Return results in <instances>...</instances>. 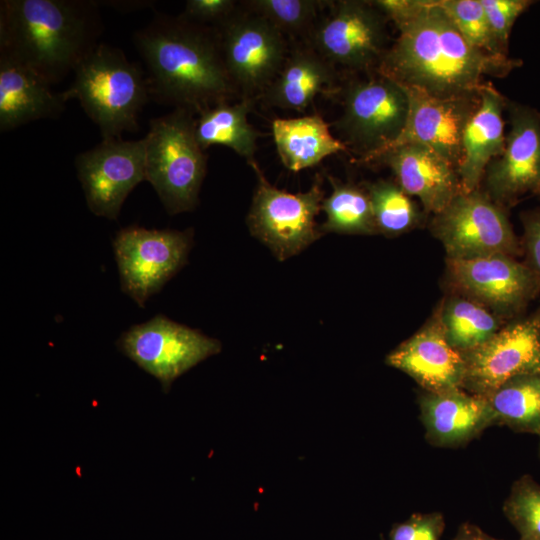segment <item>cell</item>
<instances>
[{"instance_id":"cell-1","label":"cell","mask_w":540,"mask_h":540,"mask_svg":"<svg viewBox=\"0 0 540 540\" xmlns=\"http://www.w3.org/2000/svg\"><path fill=\"white\" fill-rule=\"evenodd\" d=\"M398 31L376 71L431 95L475 94L486 76L505 77L522 65L521 59L488 55L471 46L439 0H427Z\"/></svg>"},{"instance_id":"cell-2","label":"cell","mask_w":540,"mask_h":540,"mask_svg":"<svg viewBox=\"0 0 540 540\" xmlns=\"http://www.w3.org/2000/svg\"><path fill=\"white\" fill-rule=\"evenodd\" d=\"M145 62L150 98L196 115L239 92L226 69L216 27L156 14L133 37Z\"/></svg>"},{"instance_id":"cell-3","label":"cell","mask_w":540,"mask_h":540,"mask_svg":"<svg viewBox=\"0 0 540 540\" xmlns=\"http://www.w3.org/2000/svg\"><path fill=\"white\" fill-rule=\"evenodd\" d=\"M100 4L91 0H2L0 55L53 85L99 43Z\"/></svg>"},{"instance_id":"cell-4","label":"cell","mask_w":540,"mask_h":540,"mask_svg":"<svg viewBox=\"0 0 540 540\" xmlns=\"http://www.w3.org/2000/svg\"><path fill=\"white\" fill-rule=\"evenodd\" d=\"M67 100L77 99L98 126L102 140L138 129V115L149 96L146 76L118 48L98 43L77 65Z\"/></svg>"},{"instance_id":"cell-5","label":"cell","mask_w":540,"mask_h":540,"mask_svg":"<svg viewBox=\"0 0 540 540\" xmlns=\"http://www.w3.org/2000/svg\"><path fill=\"white\" fill-rule=\"evenodd\" d=\"M196 114L174 108L153 118L145 135V180L170 215L189 212L198 204L206 175L207 156L195 135Z\"/></svg>"},{"instance_id":"cell-6","label":"cell","mask_w":540,"mask_h":540,"mask_svg":"<svg viewBox=\"0 0 540 540\" xmlns=\"http://www.w3.org/2000/svg\"><path fill=\"white\" fill-rule=\"evenodd\" d=\"M342 113L335 126L348 145L370 163L389 148L405 126L409 101L400 84L378 73L352 80L341 89Z\"/></svg>"},{"instance_id":"cell-7","label":"cell","mask_w":540,"mask_h":540,"mask_svg":"<svg viewBox=\"0 0 540 540\" xmlns=\"http://www.w3.org/2000/svg\"><path fill=\"white\" fill-rule=\"evenodd\" d=\"M258 183L247 216L251 234L280 260L298 254L321 235L315 218L324 192L316 179L306 192L289 193L271 185L256 163L251 164Z\"/></svg>"},{"instance_id":"cell-8","label":"cell","mask_w":540,"mask_h":540,"mask_svg":"<svg viewBox=\"0 0 540 540\" xmlns=\"http://www.w3.org/2000/svg\"><path fill=\"white\" fill-rule=\"evenodd\" d=\"M223 60L241 98H261L289 50L285 35L249 10H236L217 27Z\"/></svg>"},{"instance_id":"cell-9","label":"cell","mask_w":540,"mask_h":540,"mask_svg":"<svg viewBox=\"0 0 540 540\" xmlns=\"http://www.w3.org/2000/svg\"><path fill=\"white\" fill-rule=\"evenodd\" d=\"M431 230L442 243L447 259L513 256L518 243L503 207L485 192H459L439 213Z\"/></svg>"},{"instance_id":"cell-10","label":"cell","mask_w":540,"mask_h":540,"mask_svg":"<svg viewBox=\"0 0 540 540\" xmlns=\"http://www.w3.org/2000/svg\"><path fill=\"white\" fill-rule=\"evenodd\" d=\"M316 24L309 38L334 67L371 73L388 50L387 18L371 1L341 0Z\"/></svg>"},{"instance_id":"cell-11","label":"cell","mask_w":540,"mask_h":540,"mask_svg":"<svg viewBox=\"0 0 540 540\" xmlns=\"http://www.w3.org/2000/svg\"><path fill=\"white\" fill-rule=\"evenodd\" d=\"M191 245L192 230L121 229L113 248L122 291L144 307L185 265Z\"/></svg>"},{"instance_id":"cell-12","label":"cell","mask_w":540,"mask_h":540,"mask_svg":"<svg viewBox=\"0 0 540 540\" xmlns=\"http://www.w3.org/2000/svg\"><path fill=\"white\" fill-rule=\"evenodd\" d=\"M116 344L125 356L155 377L164 392L176 378L221 351L218 340L164 315L131 326Z\"/></svg>"},{"instance_id":"cell-13","label":"cell","mask_w":540,"mask_h":540,"mask_svg":"<svg viewBox=\"0 0 540 540\" xmlns=\"http://www.w3.org/2000/svg\"><path fill=\"white\" fill-rule=\"evenodd\" d=\"M75 167L90 211L117 220L128 194L145 180V139L102 140L78 154Z\"/></svg>"},{"instance_id":"cell-14","label":"cell","mask_w":540,"mask_h":540,"mask_svg":"<svg viewBox=\"0 0 540 540\" xmlns=\"http://www.w3.org/2000/svg\"><path fill=\"white\" fill-rule=\"evenodd\" d=\"M464 355L461 388L488 397L507 381L540 371V314L499 329Z\"/></svg>"},{"instance_id":"cell-15","label":"cell","mask_w":540,"mask_h":540,"mask_svg":"<svg viewBox=\"0 0 540 540\" xmlns=\"http://www.w3.org/2000/svg\"><path fill=\"white\" fill-rule=\"evenodd\" d=\"M510 130L503 153L486 168V194L502 207L540 195V112L507 100Z\"/></svg>"},{"instance_id":"cell-16","label":"cell","mask_w":540,"mask_h":540,"mask_svg":"<svg viewBox=\"0 0 540 540\" xmlns=\"http://www.w3.org/2000/svg\"><path fill=\"white\" fill-rule=\"evenodd\" d=\"M403 88L409 101L407 120L399 137L386 150L405 144L424 145L458 169L463 132L479 103V93L439 97L417 88Z\"/></svg>"},{"instance_id":"cell-17","label":"cell","mask_w":540,"mask_h":540,"mask_svg":"<svg viewBox=\"0 0 540 540\" xmlns=\"http://www.w3.org/2000/svg\"><path fill=\"white\" fill-rule=\"evenodd\" d=\"M447 261L449 275L462 292L501 313L518 311L540 287L537 275L510 255Z\"/></svg>"},{"instance_id":"cell-18","label":"cell","mask_w":540,"mask_h":540,"mask_svg":"<svg viewBox=\"0 0 540 540\" xmlns=\"http://www.w3.org/2000/svg\"><path fill=\"white\" fill-rule=\"evenodd\" d=\"M370 163L389 167L396 183L408 195L417 197L428 213L441 212L462 191L457 167L424 145H400Z\"/></svg>"},{"instance_id":"cell-19","label":"cell","mask_w":540,"mask_h":540,"mask_svg":"<svg viewBox=\"0 0 540 540\" xmlns=\"http://www.w3.org/2000/svg\"><path fill=\"white\" fill-rule=\"evenodd\" d=\"M386 363L433 393L461 388L465 372L464 355L449 344L440 318L399 345Z\"/></svg>"},{"instance_id":"cell-20","label":"cell","mask_w":540,"mask_h":540,"mask_svg":"<svg viewBox=\"0 0 540 540\" xmlns=\"http://www.w3.org/2000/svg\"><path fill=\"white\" fill-rule=\"evenodd\" d=\"M419 408L425 437L438 447L462 446L496 424L489 401L462 388L424 392Z\"/></svg>"},{"instance_id":"cell-21","label":"cell","mask_w":540,"mask_h":540,"mask_svg":"<svg viewBox=\"0 0 540 540\" xmlns=\"http://www.w3.org/2000/svg\"><path fill=\"white\" fill-rule=\"evenodd\" d=\"M479 103L471 115L462 137L458 174L465 193L479 189L489 163L505 148L503 111L507 100L490 82L479 88Z\"/></svg>"},{"instance_id":"cell-22","label":"cell","mask_w":540,"mask_h":540,"mask_svg":"<svg viewBox=\"0 0 540 540\" xmlns=\"http://www.w3.org/2000/svg\"><path fill=\"white\" fill-rule=\"evenodd\" d=\"M64 92L28 67L0 55V131L6 132L35 120L58 117L65 109Z\"/></svg>"},{"instance_id":"cell-23","label":"cell","mask_w":540,"mask_h":540,"mask_svg":"<svg viewBox=\"0 0 540 540\" xmlns=\"http://www.w3.org/2000/svg\"><path fill=\"white\" fill-rule=\"evenodd\" d=\"M335 67L309 44L289 51L262 99L272 107L303 112L320 94H334Z\"/></svg>"},{"instance_id":"cell-24","label":"cell","mask_w":540,"mask_h":540,"mask_svg":"<svg viewBox=\"0 0 540 540\" xmlns=\"http://www.w3.org/2000/svg\"><path fill=\"white\" fill-rule=\"evenodd\" d=\"M272 135L283 165L294 172L347 150L345 143L333 136L329 124L317 113L277 118L272 122Z\"/></svg>"},{"instance_id":"cell-25","label":"cell","mask_w":540,"mask_h":540,"mask_svg":"<svg viewBox=\"0 0 540 540\" xmlns=\"http://www.w3.org/2000/svg\"><path fill=\"white\" fill-rule=\"evenodd\" d=\"M252 99L221 102L196 115L195 135L203 150L223 145L243 157L249 165L256 163L257 139L261 136L248 121Z\"/></svg>"},{"instance_id":"cell-26","label":"cell","mask_w":540,"mask_h":540,"mask_svg":"<svg viewBox=\"0 0 540 540\" xmlns=\"http://www.w3.org/2000/svg\"><path fill=\"white\" fill-rule=\"evenodd\" d=\"M496 424L515 432L540 433V371L517 376L490 394Z\"/></svg>"},{"instance_id":"cell-27","label":"cell","mask_w":540,"mask_h":540,"mask_svg":"<svg viewBox=\"0 0 540 540\" xmlns=\"http://www.w3.org/2000/svg\"><path fill=\"white\" fill-rule=\"evenodd\" d=\"M332 192L324 198L321 210L326 220L319 228L322 233L376 234L372 205L366 188L351 182L328 177Z\"/></svg>"},{"instance_id":"cell-28","label":"cell","mask_w":540,"mask_h":540,"mask_svg":"<svg viewBox=\"0 0 540 540\" xmlns=\"http://www.w3.org/2000/svg\"><path fill=\"white\" fill-rule=\"evenodd\" d=\"M439 318L449 344L462 354L481 346L500 329L481 303L460 297L451 298Z\"/></svg>"},{"instance_id":"cell-29","label":"cell","mask_w":540,"mask_h":540,"mask_svg":"<svg viewBox=\"0 0 540 540\" xmlns=\"http://www.w3.org/2000/svg\"><path fill=\"white\" fill-rule=\"evenodd\" d=\"M365 188L378 233L397 236L411 230L419 222L417 206L396 182L378 180Z\"/></svg>"},{"instance_id":"cell-30","label":"cell","mask_w":540,"mask_h":540,"mask_svg":"<svg viewBox=\"0 0 540 540\" xmlns=\"http://www.w3.org/2000/svg\"><path fill=\"white\" fill-rule=\"evenodd\" d=\"M325 3L316 0H251L246 2V6L271 22L284 35L309 40Z\"/></svg>"},{"instance_id":"cell-31","label":"cell","mask_w":540,"mask_h":540,"mask_svg":"<svg viewBox=\"0 0 540 540\" xmlns=\"http://www.w3.org/2000/svg\"><path fill=\"white\" fill-rule=\"evenodd\" d=\"M455 27L474 48L492 56H509L496 38L480 0H439Z\"/></svg>"},{"instance_id":"cell-32","label":"cell","mask_w":540,"mask_h":540,"mask_svg":"<svg viewBox=\"0 0 540 540\" xmlns=\"http://www.w3.org/2000/svg\"><path fill=\"white\" fill-rule=\"evenodd\" d=\"M503 513L519 540H540V484L528 474L515 480L503 503Z\"/></svg>"},{"instance_id":"cell-33","label":"cell","mask_w":540,"mask_h":540,"mask_svg":"<svg viewBox=\"0 0 540 540\" xmlns=\"http://www.w3.org/2000/svg\"><path fill=\"white\" fill-rule=\"evenodd\" d=\"M501 46L508 51L509 36L517 18L531 6L530 0H480Z\"/></svg>"},{"instance_id":"cell-34","label":"cell","mask_w":540,"mask_h":540,"mask_svg":"<svg viewBox=\"0 0 540 540\" xmlns=\"http://www.w3.org/2000/svg\"><path fill=\"white\" fill-rule=\"evenodd\" d=\"M444 527L440 512L414 513L393 526L389 540H440Z\"/></svg>"},{"instance_id":"cell-35","label":"cell","mask_w":540,"mask_h":540,"mask_svg":"<svg viewBox=\"0 0 540 540\" xmlns=\"http://www.w3.org/2000/svg\"><path fill=\"white\" fill-rule=\"evenodd\" d=\"M237 8L233 0H188L182 18L203 26H220Z\"/></svg>"},{"instance_id":"cell-36","label":"cell","mask_w":540,"mask_h":540,"mask_svg":"<svg viewBox=\"0 0 540 540\" xmlns=\"http://www.w3.org/2000/svg\"><path fill=\"white\" fill-rule=\"evenodd\" d=\"M525 263L540 279V209L522 215Z\"/></svg>"},{"instance_id":"cell-37","label":"cell","mask_w":540,"mask_h":540,"mask_svg":"<svg viewBox=\"0 0 540 540\" xmlns=\"http://www.w3.org/2000/svg\"><path fill=\"white\" fill-rule=\"evenodd\" d=\"M371 2L398 29L419 13L427 0H374Z\"/></svg>"},{"instance_id":"cell-38","label":"cell","mask_w":540,"mask_h":540,"mask_svg":"<svg viewBox=\"0 0 540 540\" xmlns=\"http://www.w3.org/2000/svg\"><path fill=\"white\" fill-rule=\"evenodd\" d=\"M481 528L470 523H463L453 540H481Z\"/></svg>"},{"instance_id":"cell-39","label":"cell","mask_w":540,"mask_h":540,"mask_svg":"<svg viewBox=\"0 0 540 540\" xmlns=\"http://www.w3.org/2000/svg\"><path fill=\"white\" fill-rule=\"evenodd\" d=\"M481 540H502V539L495 538V537L487 534L483 530H481Z\"/></svg>"},{"instance_id":"cell-40","label":"cell","mask_w":540,"mask_h":540,"mask_svg":"<svg viewBox=\"0 0 540 540\" xmlns=\"http://www.w3.org/2000/svg\"><path fill=\"white\" fill-rule=\"evenodd\" d=\"M538 435H539V437H540V433H539ZM539 454H540V444H539Z\"/></svg>"}]
</instances>
